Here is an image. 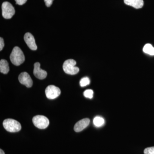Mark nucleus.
<instances>
[{
  "label": "nucleus",
  "instance_id": "nucleus-1",
  "mask_svg": "<svg viewBox=\"0 0 154 154\" xmlns=\"http://www.w3.org/2000/svg\"><path fill=\"white\" fill-rule=\"evenodd\" d=\"M10 60L14 65H20L24 62L25 57L22 50L19 47H15L13 48L10 55Z\"/></svg>",
  "mask_w": 154,
  "mask_h": 154
},
{
  "label": "nucleus",
  "instance_id": "nucleus-2",
  "mask_svg": "<svg viewBox=\"0 0 154 154\" xmlns=\"http://www.w3.org/2000/svg\"><path fill=\"white\" fill-rule=\"evenodd\" d=\"M3 125L4 128L10 132H18L22 128L21 125L19 122L11 119H8L4 120Z\"/></svg>",
  "mask_w": 154,
  "mask_h": 154
},
{
  "label": "nucleus",
  "instance_id": "nucleus-3",
  "mask_svg": "<svg viewBox=\"0 0 154 154\" xmlns=\"http://www.w3.org/2000/svg\"><path fill=\"white\" fill-rule=\"evenodd\" d=\"M76 62L73 59H68L64 62L63 68L66 73L71 75L77 74L79 71V69L75 66Z\"/></svg>",
  "mask_w": 154,
  "mask_h": 154
},
{
  "label": "nucleus",
  "instance_id": "nucleus-4",
  "mask_svg": "<svg viewBox=\"0 0 154 154\" xmlns=\"http://www.w3.org/2000/svg\"><path fill=\"white\" fill-rule=\"evenodd\" d=\"M32 121L34 125L39 129H45L49 124L48 119L44 116H36L33 117Z\"/></svg>",
  "mask_w": 154,
  "mask_h": 154
},
{
  "label": "nucleus",
  "instance_id": "nucleus-5",
  "mask_svg": "<svg viewBox=\"0 0 154 154\" xmlns=\"http://www.w3.org/2000/svg\"><path fill=\"white\" fill-rule=\"evenodd\" d=\"M2 11L3 17L6 19H11L15 14L14 7L8 2H4L3 3Z\"/></svg>",
  "mask_w": 154,
  "mask_h": 154
},
{
  "label": "nucleus",
  "instance_id": "nucleus-6",
  "mask_svg": "<svg viewBox=\"0 0 154 154\" xmlns=\"http://www.w3.org/2000/svg\"><path fill=\"white\" fill-rule=\"evenodd\" d=\"M45 95L48 99H55L60 95L61 91L59 88L55 86L49 85L45 89Z\"/></svg>",
  "mask_w": 154,
  "mask_h": 154
},
{
  "label": "nucleus",
  "instance_id": "nucleus-7",
  "mask_svg": "<svg viewBox=\"0 0 154 154\" xmlns=\"http://www.w3.org/2000/svg\"><path fill=\"white\" fill-rule=\"evenodd\" d=\"M19 82L22 85H24L27 88H30L33 85V81L30 75L26 72H23L19 75Z\"/></svg>",
  "mask_w": 154,
  "mask_h": 154
},
{
  "label": "nucleus",
  "instance_id": "nucleus-8",
  "mask_svg": "<svg viewBox=\"0 0 154 154\" xmlns=\"http://www.w3.org/2000/svg\"><path fill=\"white\" fill-rule=\"evenodd\" d=\"M33 72L34 76L38 79H44L47 77V72L40 68V64L38 62L34 63Z\"/></svg>",
  "mask_w": 154,
  "mask_h": 154
},
{
  "label": "nucleus",
  "instance_id": "nucleus-9",
  "mask_svg": "<svg viewBox=\"0 0 154 154\" xmlns=\"http://www.w3.org/2000/svg\"><path fill=\"white\" fill-rule=\"evenodd\" d=\"M24 40L30 49L33 51L37 50V47L35 42V38L32 34L30 33H25L24 36Z\"/></svg>",
  "mask_w": 154,
  "mask_h": 154
},
{
  "label": "nucleus",
  "instance_id": "nucleus-10",
  "mask_svg": "<svg viewBox=\"0 0 154 154\" xmlns=\"http://www.w3.org/2000/svg\"><path fill=\"white\" fill-rule=\"evenodd\" d=\"M90 120L89 119H83L82 120L78 122L75 124L74 129L76 132H80L87 128L90 124Z\"/></svg>",
  "mask_w": 154,
  "mask_h": 154
},
{
  "label": "nucleus",
  "instance_id": "nucleus-11",
  "mask_svg": "<svg viewBox=\"0 0 154 154\" xmlns=\"http://www.w3.org/2000/svg\"><path fill=\"white\" fill-rule=\"evenodd\" d=\"M125 4L136 9L141 8L143 6V0H124Z\"/></svg>",
  "mask_w": 154,
  "mask_h": 154
},
{
  "label": "nucleus",
  "instance_id": "nucleus-12",
  "mask_svg": "<svg viewBox=\"0 0 154 154\" xmlns=\"http://www.w3.org/2000/svg\"><path fill=\"white\" fill-rule=\"evenodd\" d=\"M10 70L9 63L6 60L2 59L0 61V72L4 74H7Z\"/></svg>",
  "mask_w": 154,
  "mask_h": 154
},
{
  "label": "nucleus",
  "instance_id": "nucleus-13",
  "mask_svg": "<svg viewBox=\"0 0 154 154\" xmlns=\"http://www.w3.org/2000/svg\"><path fill=\"white\" fill-rule=\"evenodd\" d=\"M143 51L145 53L148 54L149 55H154V48L152 46L151 44H146L143 48Z\"/></svg>",
  "mask_w": 154,
  "mask_h": 154
},
{
  "label": "nucleus",
  "instance_id": "nucleus-14",
  "mask_svg": "<svg viewBox=\"0 0 154 154\" xmlns=\"http://www.w3.org/2000/svg\"><path fill=\"white\" fill-rule=\"evenodd\" d=\"M105 119L100 116H96L94 119V124L97 127H100L105 124Z\"/></svg>",
  "mask_w": 154,
  "mask_h": 154
},
{
  "label": "nucleus",
  "instance_id": "nucleus-15",
  "mask_svg": "<svg viewBox=\"0 0 154 154\" xmlns=\"http://www.w3.org/2000/svg\"><path fill=\"white\" fill-rule=\"evenodd\" d=\"M91 81L90 79L88 77H84L81 80L80 82V86L82 87H85V86L88 85L90 84Z\"/></svg>",
  "mask_w": 154,
  "mask_h": 154
},
{
  "label": "nucleus",
  "instance_id": "nucleus-16",
  "mask_svg": "<svg viewBox=\"0 0 154 154\" xmlns=\"http://www.w3.org/2000/svg\"><path fill=\"white\" fill-rule=\"evenodd\" d=\"M84 95L86 98L92 99L94 96V91L91 89L86 90L84 92Z\"/></svg>",
  "mask_w": 154,
  "mask_h": 154
},
{
  "label": "nucleus",
  "instance_id": "nucleus-17",
  "mask_svg": "<svg viewBox=\"0 0 154 154\" xmlns=\"http://www.w3.org/2000/svg\"><path fill=\"white\" fill-rule=\"evenodd\" d=\"M144 154H154V146L147 148L144 150Z\"/></svg>",
  "mask_w": 154,
  "mask_h": 154
},
{
  "label": "nucleus",
  "instance_id": "nucleus-18",
  "mask_svg": "<svg viewBox=\"0 0 154 154\" xmlns=\"http://www.w3.org/2000/svg\"><path fill=\"white\" fill-rule=\"evenodd\" d=\"M17 5H22L27 2V0H15Z\"/></svg>",
  "mask_w": 154,
  "mask_h": 154
},
{
  "label": "nucleus",
  "instance_id": "nucleus-19",
  "mask_svg": "<svg viewBox=\"0 0 154 154\" xmlns=\"http://www.w3.org/2000/svg\"><path fill=\"white\" fill-rule=\"evenodd\" d=\"M53 1L54 0H44V2L46 6L48 7H50L52 5Z\"/></svg>",
  "mask_w": 154,
  "mask_h": 154
},
{
  "label": "nucleus",
  "instance_id": "nucleus-20",
  "mask_svg": "<svg viewBox=\"0 0 154 154\" xmlns=\"http://www.w3.org/2000/svg\"><path fill=\"white\" fill-rule=\"evenodd\" d=\"M5 46L4 39L2 37L0 38V51H2Z\"/></svg>",
  "mask_w": 154,
  "mask_h": 154
},
{
  "label": "nucleus",
  "instance_id": "nucleus-21",
  "mask_svg": "<svg viewBox=\"0 0 154 154\" xmlns=\"http://www.w3.org/2000/svg\"><path fill=\"white\" fill-rule=\"evenodd\" d=\"M0 154H5V152L2 149H0Z\"/></svg>",
  "mask_w": 154,
  "mask_h": 154
}]
</instances>
